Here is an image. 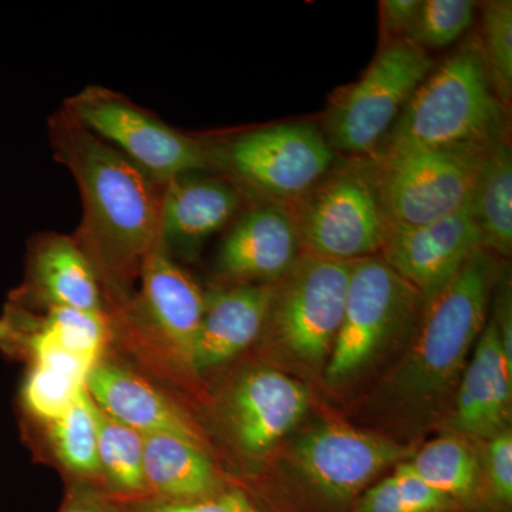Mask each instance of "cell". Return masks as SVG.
I'll return each instance as SVG.
<instances>
[{
    "label": "cell",
    "instance_id": "cell-1",
    "mask_svg": "<svg viewBox=\"0 0 512 512\" xmlns=\"http://www.w3.org/2000/svg\"><path fill=\"white\" fill-rule=\"evenodd\" d=\"M53 144L82 192L83 220L74 242L99 282L126 298L144 259L161 245L160 183L67 113L53 126Z\"/></svg>",
    "mask_w": 512,
    "mask_h": 512
},
{
    "label": "cell",
    "instance_id": "cell-2",
    "mask_svg": "<svg viewBox=\"0 0 512 512\" xmlns=\"http://www.w3.org/2000/svg\"><path fill=\"white\" fill-rule=\"evenodd\" d=\"M495 279L497 262L480 249L424 301L409 346L377 390L380 407L412 423L443 412L483 332Z\"/></svg>",
    "mask_w": 512,
    "mask_h": 512
},
{
    "label": "cell",
    "instance_id": "cell-3",
    "mask_svg": "<svg viewBox=\"0 0 512 512\" xmlns=\"http://www.w3.org/2000/svg\"><path fill=\"white\" fill-rule=\"evenodd\" d=\"M413 453L392 437L326 421L299 434L284 466L245 493L262 512H353L370 485Z\"/></svg>",
    "mask_w": 512,
    "mask_h": 512
},
{
    "label": "cell",
    "instance_id": "cell-4",
    "mask_svg": "<svg viewBox=\"0 0 512 512\" xmlns=\"http://www.w3.org/2000/svg\"><path fill=\"white\" fill-rule=\"evenodd\" d=\"M505 109L481 43L468 39L417 87L392 127L389 146H491L503 140Z\"/></svg>",
    "mask_w": 512,
    "mask_h": 512
},
{
    "label": "cell",
    "instance_id": "cell-5",
    "mask_svg": "<svg viewBox=\"0 0 512 512\" xmlns=\"http://www.w3.org/2000/svg\"><path fill=\"white\" fill-rule=\"evenodd\" d=\"M353 264L301 254L274 284L261 338L269 355L296 379L322 380L342 323Z\"/></svg>",
    "mask_w": 512,
    "mask_h": 512
},
{
    "label": "cell",
    "instance_id": "cell-6",
    "mask_svg": "<svg viewBox=\"0 0 512 512\" xmlns=\"http://www.w3.org/2000/svg\"><path fill=\"white\" fill-rule=\"evenodd\" d=\"M424 299L382 258L352 266L345 311L322 383L333 392L349 389L382 365L412 335Z\"/></svg>",
    "mask_w": 512,
    "mask_h": 512
},
{
    "label": "cell",
    "instance_id": "cell-7",
    "mask_svg": "<svg viewBox=\"0 0 512 512\" xmlns=\"http://www.w3.org/2000/svg\"><path fill=\"white\" fill-rule=\"evenodd\" d=\"M491 146H387L373 184L389 225L419 227L466 207Z\"/></svg>",
    "mask_w": 512,
    "mask_h": 512
},
{
    "label": "cell",
    "instance_id": "cell-8",
    "mask_svg": "<svg viewBox=\"0 0 512 512\" xmlns=\"http://www.w3.org/2000/svg\"><path fill=\"white\" fill-rule=\"evenodd\" d=\"M433 70V59L409 39L380 50L359 82L348 87L326 114L330 147L348 153L372 151L392 130L407 101Z\"/></svg>",
    "mask_w": 512,
    "mask_h": 512
},
{
    "label": "cell",
    "instance_id": "cell-9",
    "mask_svg": "<svg viewBox=\"0 0 512 512\" xmlns=\"http://www.w3.org/2000/svg\"><path fill=\"white\" fill-rule=\"evenodd\" d=\"M67 114L158 183L207 167L200 143L114 94L90 90L70 101Z\"/></svg>",
    "mask_w": 512,
    "mask_h": 512
},
{
    "label": "cell",
    "instance_id": "cell-10",
    "mask_svg": "<svg viewBox=\"0 0 512 512\" xmlns=\"http://www.w3.org/2000/svg\"><path fill=\"white\" fill-rule=\"evenodd\" d=\"M293 220L302 254L339 262L375 256L390 228L373 181L348 174L313 192Z\"/></svg>",
    "mask_w": 512,
    "mask_h": 512
},
{
    "label": "cell",
    "instance_id": "cell-11",
    "mask_svg": "<svg viewBox=\"0 0 512 512\" xmlns=\"http://www.w3.org/2000/svg\"><path fill=\"white\" fill-rule=\"evenodd\" d=\"M227 161L256 190L295 198L322 180L333 163L328 140L309 124H281L238 137Z\"/></svg>",
    "mask_w": 512,
    "mask_h": 512
},
{
    "label": "cell",
    "instance_id": "cell-12",
    "mask_svg": "<svg viewBox=\"0 0 512 512\" xmlns=\"http://www.w3.org/2000/svg\"><path fill=\"white\" fill-rule=\"evenodd\" d=\"M311 392L291 373L262 366L229 389L222 420L235 447L249 458L271 454L308 413Z\"/></svg>",
    "mask_w": 512,
    "mask_h": 512
},
{
    "label": "cell",
    "instance_id": "cell-13",
    "mask_svg": "<svg viewBox=\"0 0 512 512\" xmlns=\"http://www.w3.org/2000/svg\"><path fill=\"white\" fill-rule=\"evenodd\" d=\"M480 249V234L468 202L461 210L430 224L390 225L380 252L383 261L427 301Z\"/></svg>",
    "mask_w": 512,
    "mask_h": 512
},
{
    "label": "cell",
    "instance_id": "cell-14",
    "mask_svg": "<svg viewBox=\"0 0 512 512\" xmlns=\"http://www.w3.org/2000/svg\"><path fill=\"white\" fill-rule=\"evenodd\" d=\"M511 400L512 360L491 316L458 382L444 427L473 441L490 440L510 427Z\"/></svg>",
    "mask_w": 512,
    "mask_h": 512
},
{
    "label": "cell",
    "instance_id": "cell-15",
    "mask_svg": "<svg viewBox=\"0 0 512 512\" xmlns=\"http://www.w3.org/2000/svg\"><path fill=\"white\" fill-rule=\"evenodd\" d=\"M301 254L291 214L264 205L249 211L229 231L218 252V271L237 285H272L288 274Z\"/></svg>",
    "mask_w": 512,
    "mask_h": 512
},
{
    "label": "cell",
    "instance_id": "cell-16",
    "mask_svg": "<svg viewBox=\"0 0 512 512\" xmlns=\"http://www.w3.org/2000/svg\"><path fill=\"white\" fill-rule=\"evenodd\" d=\"M140 308L154 332L191 369L204 316L205 295L163 245L151 251L140 271Z\"/></svg>",
    "mask_w": 512,
    "mask_h": 512
},
{
    "label": "cell",
    "instance_id": "cell-17",
    "mask_svg": "<svg viewBox=\"0 0 512 512\" xmlns=\"http://www.w3.org/2000/svg\"><path fill=\"white\" fill-rule=\"evenodd\" d=\"M84 386L97 409L110 419L141 434H173L204 446L187 414L144 377L126 367L99 360Z\"/></svg>",
    "mask_w": 512,
    "mask_h": 512
},
{
    "label": "cell",
    "instance_id": "cell-18",
    "mask_svg": "<svg viewBox=\"0 0 512 512\" xmlns=\"http://www.w3.org/2000/svg\"><path fill=\"white\" fill-rule=\"evenodd\" d=\"M272 295L274 284L235 285L205 295L204 316L192 352V372L225 365L261 338Z\"/></svg>",
    "mask_w": 512,
    "mask_h": 512
},
{
    "label": "cell",
    "instance_id": "cell-19",
    "mask_svg": "<svg viewBox=\"0 0 512 512\" xmlns=\"http://www.w3.org/2000/svg\"><path fill=\"white\" fill-rule=\"evenodd\" d=\"M238 208L231 185L190 174L175 177L165 183L161 197V245L192 251L224 228Z\"/></svg>",
    "mask_w": 512,
    "mask_h": 512
},
{
    "label": "cell",
    "instance_id": "cell-20",
    "mask_svg": "<svg viewBox=\"0 0 512 512\" xmlns=\"http://www.w3.org/2000/svg\"><path fill=\"white\" fill-rule=\"evenodd\" d=\"M144 480L147 497L197 501L229 487L200 444L173 434H144Z\"/></svg>",
    "mask_w": 512,
    "mask_h": 512
},
{
    "label": "cell",
    "instance_id": "cell-21",
    "mask_svg": "<svg viewBox=\"0 0 512 512\" xmlns=\"http://www.w3.org/2000/svg\"><path fill=\"white\" fill-rule=\"evenodd\" d=\"M32 281L46 305L103 313L99 278L72 238H49L36 248Z\"/></svg>",
    "mask_w": 512,
    "mask_h": 512
},
{
    "label": "cell",
    "instance_id": "cell-22",
    "mask_svg": "<svg viewBox=\"0 0 512 512\" xmlns=\"http://www.w3.org/2000/svg\"><path fill=\"white\" fill-rule=\"evenodd\" d=\"M474 441L446 433L424 444L406 460L424 481L456 501L463 512H481L483 470Z\"/></svg>",
    "mask_w": 512,
    "mask_h": 512
},
{
    "label": "cell",
    "instance_id": "cell-23",
    "mask_svg": "<svg viewBox=\"0 0 512 512\" xmlns=\"http://www.w3.org/2000/svg\"><path fill=\"white\" fill-rule=\"evenodd\" d=\"M481 248L510 256L512 249V154L504 140L485 154L470 198Z\"/></svg>",
    "mask_w": 512,
    "mask_h": 512
},
{
    "label": "cell",
    "instance_id": "cell-24",
    "mask_svg": "<svg viewBox=\"0 0 512 512\" xmlns=\"http://www.w3.org/2000/svg\"><path fill=\"white\" fill-rule=\"evenodd\" d=\"M97 429L101 487L120 503L147 497L144 434L110 419L99 409Z\"/></svg>",
    "mask_w": 512,
    "mask_h": 512
},
{
    "label": "cell",
    "instance_id": "cell-25",
    "mask_svg": "<svg viewBox=\"0 0 512 512\" xmlns=\"http://www.w3.org/2000/svg\"><path fill=\"white\" fill-rule=\"evenodd\" d=\"M49 429L53 451L70 474L82 481L100 478L97 409L86 387Z\"/></svg>",
    "mask_w": 512,
    "mask_h": 512
},
{
    "label": "cell",
    "instance_id": "cell-26",
    "mask_svg": "<svg viewBox=\"0 0 512 512\" xmlns=\"http://www.w3.org/2000/svg\"><path fill=\"white\" fill-rule=\"evenodd\" d=\"M353 512H463L456 501L424 483L406 461L357 498Z\"/></svg>",
    "mask_w": 512,
    "mask_h": 512
},
{
    "label": "cell",
    "instance_id": "cell-27",
    "mask_svg": "<svg viewBox=\"0 0 512 512\" xmlns=\"http://www.w3.org/2000/svg\"><path fill=\"white\" fill-rule=\"evenodd\" d=\"M485 63L495 92L505 107L512 96V2L493 0L484 6L483 43Z\"/></svg>",
    "mask_w": 512,
    "mask_h": 512
},
{
    "label": "cell",
    "instance_id": "cell-28",
    "mask_svg": "<svg viewBox=\"0 0 512 512\" xmlns=\"http://www.w3.org/2000/svg\"><path fill=\"white\" fill-rule=\"evenodd\" d=\"M84 380L45 365H32L23 384L28 412L43 423H52L69 410L84 390Z\"/></svg>",
    "mask_w": 512,
    "mask_h": 512
},
{
    "label": "cell",
    "instance_id": "cell-29",
    "mask_svg": "<svg viewBox=\"0 0 512 512\" xmlns=\"http://www.w3.org/2000/svg\"><path fill=\"white\" fill-rule=\"evenodd\" d=\"M474 15L476 3L471 0H421L407 39L424 50L451 45L467 32Z\"/></svg>",
    "mask_w": 512,
    "mask_h": 512
},
{
    "label": "cell",
    "instance_id": "cell-30",
    "mask_svg": "<svg viewBox=\"0 0 512 512\" xmlns=\"http://www.w3.org/2000/svg\"><path fill=\"white\" fill-rule=\"evenodd\" d=\"M481 512H512V431L510 427L485 441L481 453Z\"/></svg>",
    "mask_w": 512,
    "mask_h": 512
},
{
    "label": "cell",
    "instance_id": "cell-31",
    "mask_svg": "<svg viewBox=\"0 0 512 512\" xmlns=\"http://www.w3.org/2000/svg\"><path fill=\"white\" fill-rule=\"evenodd\" d=\"M124 512H262L238 485H229L221 493L197 501L157 500L144 497L123 503Z\"/></svg>",
    "mask_w": 512,
    "mask_h": 512
},
{
    "label": "cell",
    "instance_id": "cell-32",
    "mask_svg": "<svg viewBox=\"0 0 512 512\" xmlns=\"http://www.w3.org/2000/svg\"><path fill=\"white\" fill-rule=\"evenodd\" d=\"M59 512H124L123 505L101 485L79 480L70 488Z\"/></svg>",
    "mask_w": 512,
    "mask_h": 512
},
{
    "label": "cell",
    "instance_id": "cell-33",
    "mask_svg": "<svg viewBox=\"0 0 512 512\" xmlns=\"http://www.w3.org/2000/svg\"><path fill=\"white\" fill-rule=\"evenodd\" d=\"M420 5L421 0H383L380 3V18L384 32L393 36V40L407 39Z\"/></svg>",
    "mask_w": 512,
    "mask_h": 512
}]
</instances>
